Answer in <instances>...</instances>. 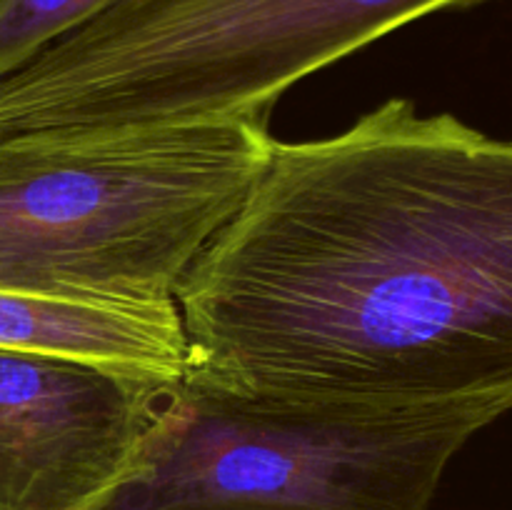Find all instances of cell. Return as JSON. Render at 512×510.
I'll return each instance as SVG.
<instances>
[{
  "label": "cell",
  "instance_id": "cell-2",
  "mask_svg": "<svg viewBox=\"0 0 512 510\" xmlns=\"http://www.w3.org/2000/svg\"><path fill=\"white\" fill-rule=\"evenodd\" d=\"M273 140L268 123L235 118L0 135V290L175 303Z\"/></svg>",
  "mask_w": 512,
  "mask_h": 510
},
{
  "label": "cell",
  "instance_id": "cell-5",
  "mask_svg": "<svg viewBox=\"0 0 512 510\" xmlns=\"http://www.w3.org/2000/svg\"><path fill=\"white\" fill-rule=\"evenodd\" d=\"M173 380L0 348V510H90Z\"/></svg>",
  "mask_w": 512,
  "mask_h": 510
},
{
  "label": "cell",
  "instance_id": "cell-1",
  "mask_svg": "<svg viewBox=\"0 0 512 510\" xmlns=\"http://www.w3.org/2000/svg\"><path fill=\"white\" fill-rule=\"evenodd\" d=\"M185 375L303 403L512 410V140L405 98L280 143L175 295Z\"/></svg>",
  "mask_w": 512,
  "mask_h": 510
},
{
  "label": "cell",
  "instance_id": "cell-6",
  "mask_svg": "<svg viewBox=\"0 0 512 510\" xmlns=\"http://www.w3.org/2000/svg\"><path fill=\"white\" fill-rule=\"evenodd\" d=\"M0 348L178 380L188 343L175 303L98 305L0 290Z\"/></svg>",
  "mask_w": 512,
  "mask_h": 510
},
{
  "label": "cell",
  "instance_id": "cell-4",
  "mask_svg": "<svg viewBox=\"0 0 512 510\" xmlns=\"http://www.w3.org/2000/svg\"><path fill=\"white\" fill-rule=\"evenodd\" d=\"M480 403H303L180 375L90 510H428Z\"/></svg>",
  "mask_w": 512,
  "mask_h": 510
},
{
  "label": "cell",
  "instance_id": "cell-3",
  "mask_svg": "<svg viewBox=\"0 0 512 510\" xmlns=\"http://www.w3.org/2000/svg\"><path fill=\"white\" fill-rule=\"evenodd\" d=\"M485 0H113L0 80V135L258 120L383 35Z\"/></svg>",
  "mask_w": 512,
  "mask_h": 510
},
{
  "label": "cell",
  "instance_id": "cell-7",
  "mask_svg": "<svg viewBox=\"0 0 512 510\" xmlns=\"http://www.w3.org/2000/svg\"><path fill=\"white\" fill-rule=\"evenodd\" d=\"M113 0H0V80L103 13Z\"/></svg>",
  "mask_w": 512,
  "mask_h": 510
}]
</instances>
